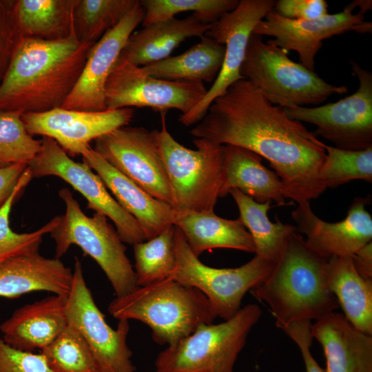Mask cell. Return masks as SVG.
<instances>
[{"mask_svg":"<svg viewBox=\"0 0 372 372\" xmlns=\"http://www.w3.org/2000/svg\"><path fill=\"white\" fill-rule=\"evenodd\" d=\"M0 372H51L41 353L24 351L8 344L0 335Z\"/></svg>","mask_w":372,"mask_h":372,"instance_id":"obj_38","label":"cell"},{"mask_svg":"<svg viewBox=\"0 0 372 372\" xmlns=\"http://www.w3.org/2000/svg\"><path fill=\"white\" fill-rule=\"evenodd\" d=\"M354 9L349 3L340 12L311 20L285 18L273 9L258 23L252 34L273 37L267 43L287 52L296 51L300 63L314 71L316 56L323 40L351 31L371 33V22L365 21L364 13L360 11L354 14Z\"/></svg>","mask_w":372,"mask_h":372,"instance_id":"obj_16","label":"cell"},{"mask_svg":"<svg viewBox=\"0 0 372 372\" xmlns=\"http://www.w3.org/2000/svg\"><path fill=\"white\" fill-rule=\"evenodd\" d=\"M32 178L28 166L13 192L0 208V266L12 258L38 251L43 236L50 233L59 223L60 216H58L40 229L29 233H17L10 227V215L14 203Z\"/></svg>","mask_w":372,"mask_h":372,"instance_id":"obj_33","label":"cell"},{"mask_svg":"<svg viewBox=\"0 0 372 372\" xmlns=\"http://www.w3.org/2000/svg\"><path fill=\"white\" fill-rule=\"evenodd\" d=\"M233 189L260 203L274 201L279 206L288 205L279 177L262 163L260 156L242 147L225 145L220 197L226 196Z\"/></svg>","mask_w":372,"mask_h":372,"instance_id":"obj_25","label":"cell"},{"mask_svg":"<svg viewBox=\"0 0 372 372\" xmlns=\"http://www.w3.org/2000/svg\"><path fill=\"white\" fill-rule=\"evenodd\" d=\"M65 311L68 324L74 327L85 340L99 372H136L132 352L127 343L129 320H118L115 329L107 323L87 286L77 257Z\"/></svg>","mask_w":372,"mask_h":372,"instance_id":"obj_11","label":"cell"},{"mask_svg":"<svg viewBox=\"0 0 372 372\" xmlns=\"http://www.w3.org/2000/svg\"><path fill=\"white\" fill-rule=\"evenodd\" d=\"M83 163L101 178L116 200L138 223L146 240L174 225L176 211L121 174L89 145L82 152Z\"/></svg>","mask_w":372,"mask_h":372,"instance_id":"obj_20","label":"cell"},{"mask_svg":"<svg viewBox=\"0 0 372 372\" xmlns=\"http://www.w3.org/2000/svg\"><path fill=\"white\" fill-rule=\"evenodd\" d=\"M73 272L58 258L38 251L10 258L0 266V298H15L34 291L68 297Z\"/></svg>","mask_w":372,"mask_h":372,"instance_id":"obj_23","label":"cell"},{"mask_svg":"<svg viewBox=\"0 0 372 372\" xmlns=\"http://www.w3.org/2000/svg\"><path fill=\"white\" fill-rule=\"evenodd\" d=\"M108 312L120 320H136L147 325L154 341L172 345L198 327L213 323L216 316L207 297L194 287L172 278L136 287L116 297Z\"/></svg>","mask_w":372,"mask_h":372,"instance_id":"obj_4","label":"cell"},{"mask_svg":"<svg viewBox=\"0 0 372 372\" xmlns=\"http://www.w3.org/2000/svg\"><path fill=\"white\" fill-rule=\"evenodd\" d=\"M191 134L265 158L281 181L285 198L298 205L310 203L326 190L319 178L324 143L245 79L212 102Z\"/></svg>","mask_w":372,"mask_h":372,"instance_id":"obj_1","label":"cell"},{"mask_svg":"<svg viewBox=\"0 0 372 372\" xmlns=\"http://www.w3.org/2000/svg\"><path fill=\"white\" fill-rule=\"evenodd\" d=\"M327 281L344 317L355 328L372 335V280L362 277L349 256L327 260Z\"/></svg>","mask_w":372,"mask_h":372,"instance_id":"obj_28","label":"cell"},{"mask_svg":"<svg viewBox=\"0 0 372 372\" xmlns=\"http://www.w3.org/2000/svg\"><path fill=\"white\" fill-rule=\"evenodd\" d=\"M134 116L133 108L90 112L56 107L21 116L28 132L52 138L70 156L81 155L92 140L126 126Z\"/></svg>","mask_w":372,"mask_h":372,"instance_id":"obj_17","label":"cell"},{"mask_svg":"<svg viewBox=\"0 0 372 372\" xmlns=\"http://www.w3.org/2000/svg\"><path fill=\"white\" fill-rule=\"evenodd\" d=\"M67 297L54 294L17 309L0 324L3 340L12 347L41 351L68 325Z\"/></svg>","mask_w":372,"mask_h":372,"instance_id":"obj_21","label":"cell"},{"mask_svg":"<svg viewBox=\"0 0 372 372\" xmlns=\"http://www.w3.org/2000/svg\"><path fill=\"white\" fill-rule=\"evenodd\" d=\"M204 83L167 81L153 77L119 56L105 86L106 109L148 107L166 112L176 109L185 114L207 93Z\"/></svg>","mask_w":372,"mask_h":372,"instance_id":"obj_13","label":"cell"},{"mask_svg":"<svg viewBox=\"0 0 372 372\" xmlns=\"http://www.w3.org/2000/svg\"><path fill=\"white\" fill-rule=\"evenodd\" d=\"M311 333L323 349L325 372H372V335L342 313L333 311L316 320Z\"/></svg>","mask_w":372,"mask_h":372,"instance_id":"obj_22","label":"cell"},{"mask_svg":"<svg viewBox=\"0 0 372 372\" xmlns=\"http://www.w3.org/2000/svg\"><path fill=\"white\" fill-rule=\"evenodd\" d=\"M372 1L371 0H355L350 3V4L355 8L356 7L360 8V11L366 13V12L371 10Z\"/></svg>","mask_w":372,"mask_h":372,"instance_id":"obj_44","label":"cell"},{"mask_svg":"<svg viewBox=\"0 0 372 372\" xmlns=\"http://www.w3.org/2000/svg\"><path fill=\"white\" fill-rule=\"evenodd\" d=\"M12 0H0V82L20 39L11 17Z\"/></svg>","mask_w":372,"mask_h":372,"instance_id":"obj_39","label":"cell"},{"mask_svg":"<svg viewBox=\"0 0 372 372\" xmlns=\"http://www.w3.org/2000/svg\"><path fill=\"white\" fill-rule=\"evenodd\" d=\"M229 194L238 207L239 218L252 238L256 255L276 262L289 236L298 231L296 227L282 223L276 215V222L270 221L267 212L271 207V202L258 203L236 189Z\"/></svg>","mask_w":372,"mask_h":372,"instance_id":"obj_30","label":"cell"},{"mask_svg":"<svg viewBox=\"0 0 372 372\" xmlns=\"http://www.w3.org/2000/svg\"><path fill=\"white\" fill-rule=\"evenodd\" d=\"M161 128L154 130L165 164L176 211H214L223 185L224 145L205 138H195L196 149L180 144L168 132L165 112Z\"/></svg>","mask_w":372,"mask_h":372,"instance_id":"obj_5","label":"cell"},{"mask_svg":"<svg viewBox=\"0 0 372 372\" xmlns=\"http://www.w3.org/2000/svg\"><path fill=\"white\" fill-rule=\"evenodd\" d=\"M41 148L28 164L32 177L55 176L79 192L87 208L104 214L115 225L123 242L146 240L137 220L112 197L101 178L85 163L74 161L52 138L43 136Z\"/></svg>","mask_w":372,"mask_h":372,"instance_id":"obj_12","label":"cell"},{"mask_svg":"<svg viewBox=\"0 0 372 372\" xmlns=\"http://www.w3.org/2000/svg\"><path fill=\"white\" fill-rule=\"evenodd\" d=\"M41 353L51 372H99L85 340L70 324Z\"/></svg>","mask_w":372,"mask_h":372,"instance_id":"obj_34","label":"cell"},{"mask_svg":"<svg viewBox=\"0 0 372 372\" xmlns=\"http://www.w3.org/2000/svg\"><path fill=\"white\" fill-rule=\"evenodd\" d=\"M350 63L359 83L353 94L318 107L284 109L291 118L316 125L315 135L335 147L358 151L372 147V73L354 61Z\"/></svg>","mask_w":372,"mask_h":372,"instance_id":"obj_10","label":"cell"},{"mask_svg":"<svg viewBox=\"0 0 372 372\" xmlns=\"http://www.w3.org/2000/svg\"><path fill=\"white\" fill-rule=\"evenodd\" d=\"M93 149L151 196L171 205L168 178L154 130L123 126L95 139Z\"/></svg>","mask_w":372,"mask_h":372,"instance_id":"obj_14","label":"cell"},{"mask_svg":"<svg viewBox=\"0 0 372 372\" xmlns=\"http://www.w3.org/2000/svg\"><path fill=\"white\" fill-rule=\"evenodd\" d=\"M28 164L18 163L0 168V208L13 192Z\"/></svg>","mask_w":372,"mask_h":372,"instance_id":"obj_42","label":"cell"},{"mask_svg":"<svg viewBox=\"0 0 372 372\" xmlns=\"http://www.w3.org/2000/svg\"><path fill=\"white\" fill-rule=\"evenodd\" d=\"M174 225L197 256L216 248L256 251L252 238L239 218L225 219L214 211H176Z\"/></svg>","mask_w":372,"mask_h":372,"instance_id":"obj_26","label":"cell"},{"mask_svg":"<svg viewBox=\"0 0 372 372\" xmlns=\"http://www.w3.org/2000/svg\"><path fill=\"white\" fill-rule=\"evenodd\" d=\"M262 315L249 304L218 324H205L167 346L155 361V372H234L238 355Z\"/></svg>","mask_w":372,"mask_h":372,"instance_id":"obj_8","label":"cell"},{"mask_svg":"<svg viewBox=\"0 0 372 372\" xmlns=\"http://www.w3.org/2000/svg\"><path fill=\"white\" fill-rule=\"evenodd\" d=\"M351 257L358 273L362 277L372 280V241Z\"/></svg>","mask_w":372,"mask_h":372,"instance_id":"obj_43","label":"cell"},{"mask_svg":"<svg viewBox=\"0 0 372 372\" xmlns=\"http://www.w3.org/2000/svg\"><path fill=\"white\" fill-rule=\"evenodd\" d=\"M327 8L324 0H278L273 10L285 18L311 20L327 15Z\"/></svg>","mask_w":372,"mask_h":372,"instance_id":"obj_40","label":"cell"},{"mask_svg":"<svg viewBox=\"0 0 372 372\" xmlns=\"http://www.w3.org/2000/svg\"><path fill=\"white\" fill-rule=\"evenodd\" d=\"M240 75L250 81L273 105L283 108L318 105L333 94L346 93L344 85L327 83L314 71L292 61L282 48L251 34Z\"/></svg>","mask_w":372,"mask_h":372,"instance_id":"obj_6","label":"cell"},{"mask_svg":"<svg viewBox=\"0 0 372 372\" xmlns=\"http://www.w3.org/2000/svg\"><path fill=\"white\" fill-rule=\"evenodd\" d=\"M326 157L319 173L322 185L336 187L353 180L372 182V147L347 150L324 143Z\"/></svg>","mask_w":372,"mask_h":372,"instance_id":"obj_35","label":"cell"},{"mask_svg":"<svg viewBox=\"0 0 372 372\" xmlns=\"http://www.w3.org/2000/svg\"><path fill=\"white\" fill-rule=\"evenodd\" d=\"M19 112H0V168L29 164L38 154L42 141L26 130Z\"/></svg>","mask_w":372,"mask_h":372,"instance_id":"obj_37","label":"cell"},{"mask_svg":"<svg viewBox=\"0 0 372 372\" xmlns=\"http://www.w3.org/2000/svg\"><path fill=\"white\" fill-rule=\"evenodd\" d=\"M211 25L194 14L149 24L130 34L120 56L139 67L156 63L169 57L185 39L204 36Z\"/></svg>","mask_w":372,"mask_h":372,"instance_id":"obj_24","label":"cell"},{"mask_svg":"<svg viewBox=\"0 0 372 372\" xmlns=\"http://www.w3.org/2000/svg\"><path fill=\"white\" fill-rule=\"evenodd\" d=\"M225 45L206 35L180 54L141 67L147 74L167 81H214L223 63Z\"/></svg>","mask_w":372,"mask_h":372,"instance_id":"obj_29","label":"cell"},{"mask_svg":"<svg viewBox=\"0 0 372 372\" xmlns=\"http://www.w3.org/2000/svg\"><path fill=\"white\" fill-rule=\"evenodd\" d=\"M79 0H12L11 17L20 37L47 41L74 33V12Z\"/></svg>","mask_w":372,"mask_h":372,"instance_id":"obj_27","label":"cell"},{"mask_svg":"<svg viewBox=\"0 0 372 372\" xmlns=\"http://www.w3.org/2000/svg\"><path fill=\"white\" fill-rule=\"evenodd\" d=\"M273 0H241L233 10L224 14L211 24L205 35L225 45V54L221 69L203 99L190 112L181 114L179 121L190 126L198 123L209 105L224 94L233 83L244 79L240 68L247 44L255 26L273 9Z\"/></svg>","mask_w":372,"mask_h":372,"instance_id":"obj_15","label":"cell"},{"mask_svg":"<svg viewBox=\"0 0 372 372\" xmlns=\"http://www.w3.org/2000/svg\"><path fill=\"white\" fill-rule=\"evenodd\" d=\"M138 0H79L74 12V28L80 41L96 43L116 26Z\"/></svg>","mask_w":372,"mask_h":372,"instance_id":"obj_32","label":"cell"},{"mask_svg":"<svg viewBox=\"0 0 372 372\" xmlns=\"http://www.w3.org/2000/svg\"><path fill=\"white\" fill-rule=\"evenodd\" d=\"M143 26L174 18L178 13L192 12L203 23L212 24L224 14L235 9L238 0H142Z\"/></svg>","mask_w":372,"mask_h":372,"instance_id":"obj_36","label":"cell"},{"mask_svg":"<svg viewBox=\"0 0 372 372\" xmlns=\"http://www.w3.org/2000/svg\"><path fill=\"white\" fill-rule=\"evenodd\" d=\"M94 43L20 37L0 82V112L61 107L76 85Z\"/></svg>","mask_w":372,"mask_h":372,"instance_id":"obj_2","label":"cell"},{"mask_svg":"<svg viewBox=\"0 0 372 372\" xmlns=\"http://www.w3.org/2000/svg\"><path fill=\"white\" fill-rule=\"evenodd\" d=\"M58 194L65 205V212L50 233L55 242V258L59 259L72 245H77L100 266L116 297L134 290L138 287L134 267L123 242L107 217L97 212L92 217L86 216L67 187Z\"/></svg>","mask_w":372,"mask_h":372,"instance_id":"obj_7","label":"cell"},{"mask_svg":"<svg viewBox=\"0 0 372 372\" xmlns=\"http://www.w3.org/2000/svg\"><path fill=\"white\" fill-rule=\"evenodd\" d=\"M327 263L295 231L271 273L250 291L268 304L281 329L294 322L316 320L339 307L327 284Z\"/></svg>","mask_w":372,"mask_h":372,"instance_id":"obj_3","label":"cell"},{"mask_svg":"<svg viewBox=\"0 0 372 372\" xmlns=\"http://www.w3.org/2000/svg\"><path fill=\"white\" fill-rule=\"evenodd\" d=\"M144 15L138 1L116 26L92 45L81 75L61 107L90 112L107 110V81L128 37L142 23Z\"/></svg>","mask_w":372,"mask_h":372,"instance_id":"obj_18","label":"cell"},{"mask_svg":"<svg viewBox=\"0 0 372 372\" xmlns=\"http://www.w3.org/2000/svg\"><path fill=\"white\" fill-rule=\"evenodd\" d=\"M176 266L172 278L202 292L217 317L225 320L241 308L249 291L261 284L271 273L276 262L256 255L236 268H216L202 262L189 247L176 226Z\"/></svg>","mask_w":372,"mask_h":372,"instance_id":"obj_9","label":"cell"},{"mask_svg":"<svg viewBox=\"0 0 372 372\" xmlns=\"http://www.w3.org/2000/svg\"><path fill=\"white\" fill-rule=\"evenodd\" d=\"M133 246L138 287L172 278L176 266L175 225Z\"/></svg>","mask_w":372,"mask_h":372,"instance_id":"obj_31","label":"cell"},{"mask_svg":"<svg viewBox=\"0 0 372 372\" xmlns=\"http://www.w3.org/2000/svg\"><path fill=\"white\" fill-rule=\"evenodd\" d=\"M311 321L292 322L282 329L298 347L304 362L307 372H325L313 357L310 347L312 343Z\"/></svg>","mask_w":372,"mask_h":372,"instance_id":"obj_41","label":"cell"},{"mask_svg":"<svg viewBox=\"0 0 372 372\" xmlns=\"http://www.w3.org/2000/svg\"><path fill=\"white\" fill-rule=\"evenodd\" d=\"M367 198H355L344 220L328 223L312 211L310 203L291 212L297 231L306 236L308 247L320 257L353 256L372 240V217L366 209Z\"/></svg>","mask_w":372,"mask_h":372,"instance_id":"obj_19","label":"cell"}]
</instances>
